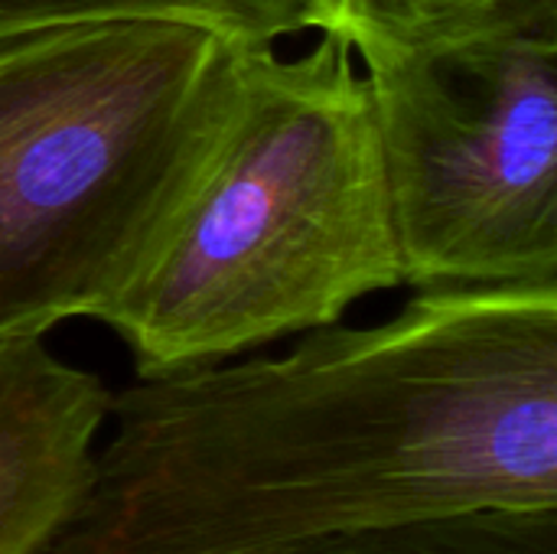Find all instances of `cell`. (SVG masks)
<instances>
[{
    "label": "cell",
    "instance_id": "cell-5",
    "mask_svg": "<svg viewBox=\"0 0 557 554\" xmlns=\"http://www.w3.org/2000/svg\"><path fill=\"white\" fill-rule=\"evenodd\" d=\"M108 398L42 336L0 343V554H46L88 483Z\"/></svg>",
    "mask_w": 557,
    "mask_h": 554
},
{
    "label": "cell",
    "instance_id": "cell-4",
    "mask_svg": "<svg viewBox=\"0 0 557 554\" xmlns=\"http://www.w3.org/2000/svg\"><path fill=\"white\" fill-rule=\"evenodd\" d=\"M356 56L405 284L557 287V7Z\"/></svg>",
    "mask_w": 557,
    "mask_h": 554
},
{
    "label": "cell",
    "instance_id": "cell-8",
    "mask_svg": "<svg viewBox=\"0 0 557 554\" xmlns=\"http://www.w3.org/2000/svg\"><path fill=\"white\" fill-rule=\"evenodd\" d=\"M548 7H557V0H333L323 33H336L359 52L369 46L463 33L490 20Z\"/></svg>",
    "mask_w": 557,
    "mask_h": 554
},
{
    "label": "cell",
    "instance_id": "cell-6",
    "mask_svg": "<svg viewBox=\"0 0 557 554\" xmlns=\"http://www.w3.org/2000/svg\"><path fill=\"white\" fill-rule=\"evenodd\" d=\"M333 0H0V42L98 23H189L245 46L326 29Z\"/></svg>",
    "mask_w": 557,
    "mask_h": 554
},
{
    "label": "cell",
    "instance_id": "cell-2",
    "mask_svg": "<svg viewBox=\"0 0 557 554\" xmlns=\"http://www.w3.org/2000/svg\"><path fill=\"white\" fill-rule=\"evenodd\" d=\"M405 284L375 114L352 49L245 46L222 131L166 232L98 313L137 379L310 333Z\"/></svg>",
    "mask_w": 557,
    "mask_h": 554
},
{
    "label": "cell",
    "instance_id": "cell-7",
    "mask_svg": "<svg viewBox=\"0 0 557 554\" xmlns=\"http://www.w3.org/2000/svg\"><path fill=\"white\" fill-rule=\"evenodd\" d=\"M271 554H557V509H476Z\"/></svg>",
    "mask_w": 557,
    "mask_h": 554
},
{
    "label": "cell",
    "instance_id": "cell-1",
    "mask_svg": "<svg viewBox=\"0 0 557 554\" xmlns=\"http://www.w3.org/2000/svg\"><path fill=\"white\" fill-rule=\"evenodd\" d=\"M46 554H271L557 509V287L421 291L379 327L137 379Z\"/></svg>",
    "mask_w": 557,
    "mask_h": 554
},
{
    "label": "cell",
    "instance_id": "cell-3",
    "mask_svg": "<svg viewBox=\"0 0 557 554\" xmlns=\"http://www.w3.org/2000/svg\"><path fill=\"white\" fill-rule=\"evenodd\" d=\"M242 52L189 23L0 42V343L98 320L137 274L222 131Z\"/></svg>",
    "mask_w": 557,
    "mask_h": 554
}]
</instances>
